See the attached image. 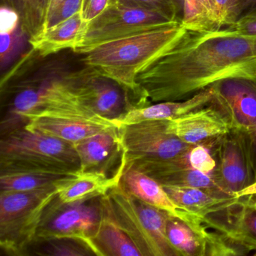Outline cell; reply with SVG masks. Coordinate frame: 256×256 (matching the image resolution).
Returning a JSON list of instances; mask_svg holds the SVG:
<instances>
[{"label":"cell","instance_id":"cell-11","mask_svg":"<svg viewBox=\"0 0 256 256\" xmlns=\"http://www.w3.org/2000/svg\"><path fill=\"white\" fill-rule=\"evenodd\" d=\"M211 86L214 90L212 104L228 118L232 128L245 137L256 182V80L228 79Z\"/></svg>","mask_w":256,"mask_h":256},{"label":"cell","instance_id":"cell-25","mask_svg":"<svg viewBox=\"0 0 256 256\" xmlns=\"http://www.w3.org/2000/svg\"><path fill=\"white\" fill-rule=\"evenodd\" d=\"M210 233V232H209ZM166 234L180 256H206V238L185 222L169 214Z\"/></svg>","mask_w":256,"mask_h":256},{"label":"cell","instance_id":"cell-15","mask_svg":"<svg viewBox=\"0 0 256 256\" xmlns=\"http://www.w3.org/2000/svg\"><path fill=\"white\" fill-rule=\"evenodd\" d=\"M253 198L242 197L229 208L206 216L205 226L226 235L248 252L256 251V208Z\"/></svg>","mask_w":256,"mask_h":256},{"label":"cell","instance_id":"cell-26","mask_svg":"<svg viewBox=\"0 0 256 256\" xmlns=\"http://www.w3.org/2000/svg\"><path fill=\"white\" fill-rule=\"evenodd\" d=\"M181 24L186 30L196 32L222 29L214 0H184Z\"/></svg>","mask_w":256,"mask_h":256},{"label":"cell","instance_id":"cell-20","mask_svg":"<svg viewBox=\"0 0 256 256\" xmlns=\"http://www.w3.org/2000/svg\"><path fill=\"white\" fill-rule=\"evenodd\" d=\"M73 144L80 160L82 172H106L116 154L122 152L120 128L94 134Z\"/></svg>","mask_w":256,"mask_h":256},{"label":"cell","instance_id":"cell-36","mask_svg":"<svg viewBox=\"0 0 256 256\" xmlns=\"http://www.w3.org/2000/svg\"><path fill=\"white\" fill-rule=\"evenodd\" d=\"M229 29L241 34L256 36V8L244 12Z\"/></svg>","mask_w":256,"mask_h":256},{"label":"cell","instance_id":"cell-38","mask_svg":"<svg viewBox=\"0 0 256 256\" xmlns=\"http://www.w3.org/2000/svg\"><path fill=\"white\" fill-rule=\"evenodd\" d=\"M242 14L252 8H256V0H240Z\"/></svg>","mask_w":256,"mask_h":256},{"label":"cell","instance_id":"cell-34","mask_svg":"<svg viewBox=\"0 0 256 256\" xmlns=\"http://www.w3.org/2000/svg\"><path fill=\"white\" fill-rule=\"evenodd\" d=\"M188 162L193 168L205 174H212L216 166L209 149L203 145H194L188 154Z\"/></svg>","mask_w":256,"mask_h":256},{"label":"cell","instance_id":"cell-33","mask_svg":"<svg viewBox=\"0 0 256 256\" xmlns=\"http://www.w3.org/2000/svg\"><path fill=\"white\" fill-rule=\"evenodd\" d=\"M82 6V0H64L48 18L42 31L65 22L77 13L80 12Z\"/></svg>","mask_w":256,"mask_h":256},{"label":"cell","instance_id":"cell-9","mask_svg":"<svg viewBox=\"0 0 256 256\" xmlns=\"http://www.w3.org/2000/svg\"><path fill=\"white\" fill-rule=\"evenodd\" d=\"M102 215V196L71 204L62 203L56 197L48 208L34 242L72 239L84 244L92 252V239Z\"/></svg>","mask_w":256,"mask_h":256},{"label":"cell","instance_id":"cell-4","mask_svg":"<svg viewBox=\"0 0 256 256\" xmlns=\"http://www.w3.org/2000/svg\"><path fill=\"white\" fill-rule=\"evenodd\" d=\"M102 200L109 216L127 234L142 256H180L166 234L167 212L131 196L120 184Z\"/></svg>","mask_w":256,"mask_h":256},{"label":"cell","instance_id":"cell-32","mask_svg":"<svg viewBox=\"0 0 256 256\" xmlns=\"http://www.w3.org/2000/svg\"><path fill=\"white\" fill-rule=\"evenodd\" d=\"M19 32H23L20 25L0 26V56L2 65L6 64L8 60L12 56L13 52L16 50L18 42Z\"/></svg>","mask_w":256,"mask_h":256},{"label":"cell","instance_id":"cell-3","mask_svg":"<svg viewBox=\"0 0 256 256\" xmlns=\"http://www.w3.org/2000/svg\"><path fill=\"white\" fill-rule=\"evenodd\" d=\"M80 160L70 142L25 126L6 132L0 142V173L78 174Z\"/></svg>","mask_w":256,"mask_h":256},{"label":"cell","instance_id":"cell-21","mask_svg":"<svg viewBox=\"0 0 256 256\" xmlns=\"http://www.w3.org/2000/svg\"><path fill=\"white\" fill-rule=\"evenodd\" d=\"M163 187L176 204L203 217L223 210L239 202L242 198L223 197L197 187L172 186H163Z\"/></svg>","mask_w":256,"mask_h":256},{"label":"cell","instance_id":"cell-13","mask_svg":"<svg viewBox=\"0 0 256 256\" xmlns=\"http://www.w3.org/2000/svg\"><path fill=\"white\" fill-rule=\"evenodd\" d=\"M120 185L128 194L179 218L198 233L205 236L209 234L204 224V217L178 206L170 198L163 186L146 174L127 168L122 173Z\"/></svg>","mask_w":256,"mask_h":256},{"label":"cell","instance_id":"cell-39","mask_svg":"<svg viewBox=\"0 0 256 256\" xmlns=\"http://www.w3.org/2000/svg\"><path fill=\"white\" fill-rule=\"evenodd\" d=\"M256 191V184L252 185L251 186L247 188L246 190H244L241 194V197H245V196H253L254 192Z\"/></svg>","mask_w":256,"mask_h":256},{"label":"cell","instance_id":"cell-18","mask_svg":"<svg viewBox=\"0 0 256 256\" xmlns=\"http://www.w3.org/2000/svg\"><path fill=\"white\" fill-rule=\"evenodd\" d=\"M214 98V90L210 86L182 101L161 102L154 104L132 108L113 120L119 127L144 121L170 120L209 106Z\"/></svg>","mask_w":256,"mask_h":256},{"label":"cell","instance_id":"cell-23","mask_svg":"<svg viewBox=\"0 0 256 256\" xmlns=\"http://www.w3.org/2000/svg\"><path fill=\"white\" fill-rule=\"evenodd\" d=\"M91 250L98 256H142L127 234L109 216L103 204L102 215L92 239Z\"/></svg>","mask_w":256,"mask_h":256},{"label":"cell","instance_id":"cell-7","mask_svg":"<svg viewBox=\"0 0 256 256\" xmlns=\"http://www.w3.org/2000/svg\"><path fill=\"white\" fill-rule=\"evenodd\" d=\"M168 120H150L120 127L126 166L188 156L194 146L182 142L168 130Z\"/></svg>","mask_w":256,"mask_h":256},{"label":"cell","instance_id":"cell-2","mask_svg":"<svg viewBox=\"0 0 256 256\" xmlns=\"http://www.w3.org/2000/svg\"><path fill=\"white\" fill-rule=\"evenodd\" d=\"M181 22L104 43L85 54L86 67L139 96L137 78L186 32Z\"/></svg>","mask_w":256,"mask_h":256},{"label":"cell","instance_id":"cell-24","mask_svg":"<svg viewBox=\"0 0 256 256\" xmlns=\"http://www.w3.org/2000/svg\"><path fill=\"white\" fill-rule=\"evenodd\" d=\"M79 173V172H78ZM77 174H55L48 172H16L1 174V190L38 191L59 188L61 184Z\"/></svg>","mask_w":256,"mask_h":256},{"label":"cell","instance_id":"cell-29","mask_svg":"<svg viewBox=\"0 0 256 256\" xmlns=\"http://www.w3.org/2000/svg\"><path fill=\"white\" fill-rule=\"evenodd\" d=\"M248 251L220 232H210L206 238V256H245Z\"/></svg>","mask_w":256,"mask_h":256},{"label":"cell","instance_id":"cell-37","mask_svg":"<svg viewBox=\"0 0 256 256\" xmlns=\"http://www.w3.org/2000/svg\"><path fill=\"white\" fill-rule=\"evenodd\" d=\"M64 0H46V20H47L48 18L49 17L52 12L56 8L58 5Z\"/></svg>","mask_w":256,"mask_h":256},{"label":"cell","instance_id":"cell-8","mask_svg":"<svg viewBox=\"0 0 256 256\" xmlns=\"http://www.w3.org/2000/svg\"><path fill=\"white\" fill-rule=\"evenodd\" d=\"M11 114L26 125L42 115H78L101 118L82 104L74 92L68 74L60 79L44 80L38 85L24 86L13 98Z\"/></svg>","mask_w":256,"mask_h":256},{"label":"cell","instance_id":"cell-35","mask_svg":"<svg viewBox=\"0 0 256 256\" xmlns=\"http://www.w3.org/2000/svg\"><path fill=\"white\" fill-rule=\"evenodd\" d=\"M112 0H82L80 16L84 24H88L100 16L112 4Z\"/></svg>","mask_w":256,"mask_h":256},{"label":"cell","instance_id":"cell-14","mask_svg":"<svg viewBox=\"0 0 256 256\" xmlns=\"http://www.w3.org/2000/svg\"><path fill=\"white\" fill-rule=\"evenodd\" d=\"M232 128L228 118L211 102L168 122V130L188 144L203 145L210 149L214 142Z\"/></svg>","mask_w":256,"mask_h":256},{"label":"cell","instance_id":"cell-16","mask_svg":"<svg viewBox=\"0 0 256 256\" xmlns=\"http://www.w3.org/2000/svg\"><path fill=\"white\" fill-rule=\"evenodd\" d=\"M146 174L162 186L197 187L223 197L226 194L217 184L211 174H205L193 168L188 156L176 157L157 162H136L126 166Z\"/></svg>","mask_w":256,"mask_h":256},{"label":"cell","instance_id":"cell-6","mask_svg":"<svg viewBox=\"0 0 256 256\" xmlns=\"http://www.w3.org/2000/svg\"><path fill=\"white\" fill-rule=\"evenodd\" d=\"M180 20L149 8L112 0L96 18L84 25L73 52L85 54L104 43L168 26Z\"/></svg>","mask_w":256,"mask_h":256},{"label":"cell","instance_id":"cell-40","mask_svg":"<svg viewBox=\"0 0 256 256\" xmlns=\"http://www.w3.org/2000/svg\"><path fill=\"white\" fill-rule=\"evenodd\" d=\"M253 202H254V204L256 208V196H254V198H253Z\"/></svg>","mask_w":256,"mask_h":256},{"label":"cell","instance_id":"cell-28","mask_svg":"<svg viewBox=\"0 0 256 256\" xmlns=\"http://www.w3.org/2000/svg\"><path fill=\"white\" fill-rule=\"evenodd\" d=\"M38 252L35 254L40 256H86L94 254L82 242L72 239H55L40 241Z\"/></svg>","mask_w":256,"mask_h":256},{"label":"cell","instance_id":"cell-22","mask_svg":"<svg viewBox=\"0 0 256 256\" xmlns=\"http://www.w3.org/2000/svg\"><path fill=\"white\" fill-rule=\"evenodd\" d=\"M84 25L80 12L77 13L65 22L43 30L29 38V43L42 58L65 49L73 50Z\"/></svg>","mask_w":256,"mask_h":256},{"label":"cell","instance_id":"cell-10","mask_svg":"<svg viewBox=\"0 0 256 256\" xmlns=\"http://www.w3.org/2000/svg\"><path fill=\"white\" fill-rule=\"evenodd\" d=\"M216 166L212 176L222 190L232 197H241L256 182L245 137L232 128L214 142L210 149Z\"/></svg>","mask_w":256,"mask_h":256},{"label":"cell","instance_id":"cell-27","mask_svg":"<svg viewBox=\"0 0 256 256\" xmlns=\"http://www.w3.org/2000/svg\"><path fill=\"white\" fill-rule=\"evenodd\" d=\"M18 14L20 28L29 38L41 32L46 20V0H2Z\"/></svg>","mask_w":256,"mask_h":256},{"label":"cell","instance_id":"cell-5","mask_svg":"<svg viewBox=\"0 0 256 256\" xmlns=\"http://www.w3.org/2000/svg\"><path fill=\"white\" fill-rule=\"evenodd\" d=\"M58 188L38 191L1 190L0 246L11 256H26L35 240Z\"/></svg>","mask_w":256,"mask_h":256},{"label":"cell","instance_id":"cell-31","mask_svg":"<svg viewBox=\"0 0 256 256\" xmlns=\"http://www.w3.org/2000/svg\"><path fill=\"white\" fill-rule=\"evenodd\" d=\"M220 28L234 24L242 14L240 0H214Z\"/></svg>","mask_w":256,"mask_h":256},{"label":"cell","instance_id":"cell-41","mask_svg":"<svg viewBox=\"0 0 256 256\" xmlns=\"http://www.w3.org/2000/svg\"><path fill=\"white\" fill-rule=\"evenodd\" d=\"M254 196H256V191L254 192V194H253V197H254Z\"/></svg>","mask_w":256,"mask_h":256},{"label":"cell","instance_id":"cell-12","mask_svg":"<svg viewBox=\"0 0 256 256\" xmlns=\"http://www.w3.org/2000/svg\"><path fill=\"white\" fill-rule=\"evenodd\" d=\"M68 76L82 104L101 118L113 120L133 108L128 103L126 90L89 67Z\"/></svg>","mask_w":256,"mask_h":256},{"label":"cell","instance_id":"cell-30","mask_svg":"<svg viewBox=\"0 0 256 256\" xmlns=\"http://www.w3.org/2000/svg\"><path fill=\"white\" fill-rule=\"evenodd\" d=\"M126 5L149 8L164 13L174 20H180L181 14L174 0H114Z\"/></svg>","mask_w":256,"mask_h":256},{"label":"cell","instance_id":"cell-1","mask_svg":"<svg viewBox=\"0 0 256 256\" xmlns=\"http://www.w3.org/2000/svg\"><path fill=\"white\" fill-rule=\"evenodd\" d=\"M256 80V36L187 30L137 78L142 104L182 101L228 79Z\"/></svg>","mask_w":256,"mask_h":256},{"label":"cell","instance_id":"cell-19","mask_svg":"<svg viewBox=\"0 0 256 256\" xmlns=\"http://www.w3.org/2000/svg\"><path fill=\"white\" fill-rule=\"evenodd\" d=\"M125 168L126 162L121 155L120 166L112 176H108L103 172H80L61 184L58 188V200L64 204H71L106 196L119 185Z\"/></svg>","mask_w":256,"mask_h":256},{"label":"cell","instance_id":"cell-17","mask_svg":"<svg viewBox=\"0 0 256 256\" xmlns=\"http://www.w3.org/2000/svg\"><path fill=\"white\" fill-rule=\"evenodd\" d=\"M25 126L74 144L94 134L120 128L110 120L78 115H42L30 118Z\"/></svg>","mask_w":256,"mask_h":256}]
</instances>
